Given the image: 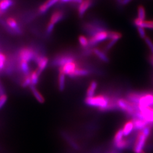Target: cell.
Wrapping results in <instances>:
<instances>
[{"label": "cell", "instance_id": "1", "mask_svg": "<svg viewBox=\"0 0 153 153\" xmlns=\"http://www.w3.org/2000/svg\"><path fill=\"white\" fill-rule=\"evenodd\" d=\"M153 127L148 126L141 131H137V135L134 143L133 151L134 153H140L143 151V149L146 147L148 139L151 135Z\"/></svg>", "mask_w": 153, "mask_h": 153}, {"label": "cell", "instance_id": "2", "mask_svg": "<svg viewBox=\"0 0 153 153\" xmlns=\"http://www.w3.org/2000/svg\"><path fill=\"white\" fill-rule=\"evenodd\" d=\"M116 103L118 111L124 113L126 116L133 117L138 111L137 107L126 99L118 98Z\"/></svg>", "mask_w": 153, "mask_h": 153}, {"label": "cell", "instance_id": "3", "mask_svg": "<svg viewBox=\"0 0 153 153\" xmlns=\"http://www.w3.org/2000/svg\"><path fill=\"white\" fill-rule=\"evenodd\" d=\"M147 107H153V91H141L137 104L138 109Z\"/></svg>", "mask_w": 153, "mask_h": 153}, {"label": "cell", "instance_id": "4", "mask_svg": "<svg viewBox=\"0 0 153 153\" xmlns=\"http://www.w3.org/2000/svg\"><path fill=\"white\" fill-rule=\"evenodd\" d=\"M38 53L33 49L29 47H24L21 49L18 53V58L19 61H25L29 62L34 60V59Z\"/></svg>", "mask_w": 153, "mask_h": 153}, {"label": "cell", "instance_id": "5", "mask_svg": "<svg viewBox=\"0 0 153 153\" xmlns=\"http://www.w3.org/2000/svg\"><path fill=\"white\" fill-rule=\"evenodd\" d=\"M109 31L102 30L98 33H96L89 39V47H94L96 45L108 39Z\"/></svg>", "mask_w": 153, "mask_h": 153}, {"label": "cell", "instance_id": "6", "mask_svg": "<svg viewBox=\"0 0 153 153\" xmlns=\"http://www.w3.org/2000/svg\"><path fill=\"white\" fill-rule=\"evenodd\" d=\"M74 61V59L71 55H61L56 57L52 61V65L59 66V68H60L61 66L65 65L66 64Z\"/></svg>", "mask_w": 153, "mask_h": 153}, {"label": "cell", "instance_id": "7", "mask_svg": "<svg viewBox=\"0 0 153 153\" xmlns=\"http://www.w3.org/2000/svg\"><path fill=\"white\" fill-rule=\"evenodd\" d=\"M78 66V65L75 61H71L59 68V71L63 73L65 75L71 76Z\"/></svg>", "mask_w": 153, "mask_h": 153}, {"label": "cell", "instance_id": "8", "mask_svg": "<svg viewBox=\"0 0 153 153\" xmlns=\"http://www.w3.org/2000/svg\"><path fill=\"white\" fill-rule=\"evenodd\" d=\"M6 25L11 30L13 33L16 34H20L22 33L21 28L16 19L13 17H9L6 20Z\"/></svg>", "mask_w": 153, "mask_h": 153}, {"label": "cell", "instance_id": "9", "mask_svg": "<svg viewBox=\"0 0 153 153\" xmlns=\"http://www.w3.org/2000/svg\"><path fill=\"white\" fill-rule=\"evenodd\" d=\"M133 24L136 27H141L153 30V20L142 21L137 18L133 20Z\"/></svg>", "mask_w": 153, "mask_h": 153}, {"label": "cell", "instance_id": "10", "mask_svg": "<svg viewBox=\"0 0 153 153\" xmlns=\"http://www.w3.org/2000/svg\"><path fill=\"white\" fill-rule=\"evenodd\" d=\"M93 4V0H83V2L78 6V12L80 16H82L88 9L91 7Z\"/></svg>", "mask_w": 153, "mask_h": 153}, {"label": "cell", "instance_id": "11", "mask_svg": "<svg viewBox=\"0 0 153 153\" xmlns=\"http://www.w3.org/2000/svg\"><path fill=\"white\" fill-rule=\"evenodd\" d=\"M132 121L133 122L134 125V131H141L146 126H149L148 123L142 119L133 117L132 118Z\"/></svg>", "mask_w": 153, "mask_h": 153}, {"label": "cell", "instance_id": "12", "mask_svg": "<svg viewBox=\"0 0 153 153\" xmlns=\"http://www.w3.org/2000/svg\"><path fill=\"white\" fill-rule=\"evenodd\" d=\"M93 53L100 60L105 62V63L109 62V57H108L106 53L104 52L103 51L97 48H95L93 49Z\"/></svg>", "mask_w": 153, "mask_h": 153}, {"label": "cell", "instance_id": "13", "mask_svg": "<svg viewBox=\"0 0 153 153\" xmlns=\"http://www.w3.org/2000/svg\"><path fill=\"white\" fill-rule=\"evenodd\" d=\"M59 0H47L42 5L40 6L39 8V11L43 14L44 13L47 12V11L50 9L52 6L55 5V4L59 1Z\"/></svg>", "mask_w": 153, "mask_h": 153}, {"label": "cell", "instance_id": "14", "mask_svg": "<svg viewBox=\"0 0 153 153\" xmlns=\"http://www.w3.org/2000/svg\"><path fill=\"white\" fill-rule=\"evenodd\" d=\"M90 73H91V71L90 70L85 68H82L78 66L70 77L76 78L78 76H87L90 75Z\"/></svg>", "mask_w": 153, "mask_h": 153}, {"label": "cell", "instance_id": "15", "mask_svg": "<svg viewBox=\"0 0 153 153\" xmlns=\"http://www.w3.org/2000/svg\"><path fill=\"white\" fill-rule=\"evenodd\" d=\"M64 16V13L60 10H57L53 12L51 15L50 18V23L55 25L57 23L61 21Z\"/></svg>", "mask_w": 153, "mask_h": 153}, {"label": "cell", "instance_id": "16", "mask_svg": "<svg viewBox=\"0 0 153 153\" xmlns=\"http://www.w3.org/2000/svg\"><path fill=\"white\" fill-rule=\"evenodd\" d=\"M122 129L124 136H128L132 133L134 131V125L132 120L126 121Z\"/></svg>", "mask_w": 153, "mask_h": 153}, {"label": "cell", "instance_id": "17", "mask_svg": "<svg viewBox=\"0 0 153 153\" xmlns=\"http://www.w3.org/2000/svg\"><path fill=\"white\" fill-rule=\"evenodd\" d=\"M30 87L31 91L33 93V95L34 96V97L36 98V99L40 103H43L44 101H45L44 97L39 91L38 89L35 88V86H33V85H31Z\"/></svg>", "mask_w": 153, "mask_h": 153}, {"label": "cell", "instance_id": "18", "mask_svg": "<svg viewBox=\"0 0 153 153\" xmlns=\"http://www.w3.org/2000/svg\"><path fill=\"white\" fill-rule=\"evenodd\" d=\"M98 87V83L95 81H93L90 83L89 87L88 88L87 93H86V97H93L95 95V91Z\"/></svg>", "mask_w": 153, "mask_h": 153}, {"label": "cell", "instance_id": "19", "mask_svg": "<svg viewBox=\"0 0 153 153\" xmlns=\"http://www.w3.org/2000/svg\"><path fill=\"white\" fill-rule=\"evenodd\" d=\"M123 129L120 128L117 130V131L116 132L115 136L113 138L112 140V145L113 147H114L117 144H118L119 142H120L123 140Z\"/></svg>", "mask_w": 153, "mask_h": 153}, {"label": "cell", "instance_id": "20", "mask_svg": "<svg viewBox=\"0 0 153 153\" xmlns=\"http://www.w3.org/2000/svg\"><path fill=\"white\" fill-rule=\"evenodd\" d=\"M19 68L20 71L25 76H28L30 74V68L28 65V62L25 61H19Z\"/></svg>", "mask_w": 153, "mask_h": 153}, {"label": "cell", "instance_id": "21", "mask_svg": "<svg viewBox=\"0 0 153 153\" xmlns=\"http://www.w3.org/2000/svg\"><path fill=\"white\" fill-rule=\"evenodd\" d=\"M13 4V0H0V9L5 11L12 6Z\"/></svg>", "mask_w": 153, "mask_h": 153}, {"label": "cell", "instance_id": "22", "mask_svg": "<svg viewBox=\"0 0 153 153\" xmlns=\"http://www.w3.org/2000/svg\"><path fill=\"white\" fill-rule=\"evenodd\" d=\"M59 89L60 91H64L65 87V75L59 71Z\"/></svg>", "mask_w": 153, "mask_h": 153}, {"label": "cell", "instance_id": "23", "mask_svg": "<svg viewBox=\"0 0 153 153\" xmlns=\"http://www.w3.org/2000/svg\"><path fill=\"white\" fill-rule=\"evenodd\" d=\"M39 76H40V74H39L37 71H35L31 72V73H30L31 85L35 86L38 83Z\"/></svg>", "mask_w": 153, "mask_h": 153}, {"label": "cell", "instance_id": "24", "mask_svg": "<svg viewBox=\"0 0 153 153\" xmlns=\"http://www.w3.org/2000/svg\"><path fill=\"white\" fill-rule=\"evenodd\" d=\"M137 14H138V18L142 21H145L146 18V11L145 9L143 6H138L137 7Z\"/></svg>", "mask_w": 153, "mask_h": 153}, {"label": "cell", "instance_id": "25", "mask_svg": "<svg viewBox=\"0 0 153 153\" xmlns=\"http://www.w3.org/2000/svg\"><path fill=\"white\" fill-rule=\"evenodd\" d=\"M78 41L82 48H86L89 47V40L85 36H79L78 38Z\"/></svg>", "mask_w": 153, "mask_h": 153}, {"label": "cell", "instance_id": "26", "mask_svg": "<svg viewBox=\"0 0 153 153\" xmlns=\"http://www.w3.org/2000/svg\"><path fill=\"white\" fill-rule=\"evenodd\" d=\"M122 38V34L119 32L116 31H109L108 33V39L109 40H120Z\"/></svg>", "mask_w": 153, "mask_h": 153}, {"label": "cell", "instance_id": "27", "mask_svg": "<svg viewBox=\"0 0 153 153\" xmlns=\"http://www.w3.org/2000/svg\"><path fill=\"white\" fill-rule=\"evenodd\" d=\"M7 62V57L4 53L0 52V71L4 70Z\"/></svg>", "mask_w": 153, "mask_h": 153}, {"label": "cell", "instance_id": "28", "mask_svg": "<svg viewBox=\"0 0 153 153\" xmlns=\"http://www.w3.org/2000/svg\"><path fill=\"white\" fill-rule=\"evenodd\" d=\"M31 85V77L30 74L28 76H25V78L22 82V87L26 88L27 86H30Z\"/></svg>", "mask_w": 153, "mask_h": 153}, {"label": "cell", "instance_id": "29", "mask_svg": "<svg viewBox=\"0 0 153 153\" xmlns=\"http://www.w3.org/2000/svg\"><path fill=\"white\" fill-rule=\"evenodd\" d=\"M145 43L147 44L149 48H150V50L151 51L152 53V55H153V42L152 41V40L149 38L148 36H146L145 38L144 39Z\"/></svg>", "mask_w": 153, "mask_h": 153}, {"label": "cell", "instance_id": "30", "mask_svg": "<svg viewBox=\"0 0 153 153\" xmlns=\"http://www.w3.org/2000/svg\"><path fill=\"white\" fill-rule=\"evenodd\" d=\"M7 99H8L7 96L5 94L0 97V109H1L6 104L7 100Z\"/></svg>", "mask_w": 153, "mask_h": 153}, {"label": "cell", "instance_id": "31", "mask_svg": "<svg viewBox=\"0 0 153 153\" xmlns=\"http://www.w3.org/2000/svg\"><path fill=\"white\" fill-rule=\"evenodd\" d=\"M137 31L138 33L140 36L141 37V38H145L146 37V32H145L144 28L139 27H137Z\"/></svg>", "mask_w": 153, "mask_h": 153}, {"label": "cell", "instance_id": "32", "mask_svg": "<svg viewBox=\"0 0 153 153\" xmlns=\"http://www.w3.org/2000/svg\"><path fill=\"white\" fill-rule=\"evenodd\" d=\"M55 25H53L52 23H51L50 22L48 23V24L47 25V28H46V31H47V34H51L53 32L54 28H55Z\"/></svg>", "mask_w": 153, "mask_h": 153}, {"label": "cell", "instance_id": "33", "mask_svg": "<svg viewBox=\"0 0 153 153\" xmlns=\"http://www.w3.org/2000/svg\"><path fill=\"white\" fill-rule=\"evenodd\" d=\"M83 1V0H71V2H73V3H75V4H77L79 5V4H81L82 3Z\"/></svg>", "mask_w": 153, "mask_h": 153}, {"label": "cell", "instance_id": "34", "mask_svg": "<svg viewBox=\"0 0 153 153\" xmlns=\"http://www.w3.org/2000/svg\"><path fill=\"white\" fill-rule=\"evenodd\" d=\"M131 0H123L121 5H126L128 4L129 2H131Z\"/></svg>", "mask_w": 153, "mask_h": 153}, {"label": "cell", "instance_id": "35", "mask_svg": "<svg viewBox=\"0 0 153 153\" xmlns=\"http://www.w3.org/2000/svg\"><path fill=\"white\" fill-rule=\"evenodd\" d=\"M149 61L150 62V63L152 64L153 66V55H150L149 56Z\"/></svg>", "mask_w": 153, "mask_h": 153}, {"label": "cell", "instance_id": "36", "mask_svg": "<svg viewBox=\"0 0 153 153\" xmlns=\"http://www.w3.org/2000/svg\"><path fill=\"white\" fill-rule=\"evenodd\" d=\"M116 1H117V2L119 4H120L121 5V4H122V1H123V0H116Z\"/></svg>", "mask_w": 153, "mask_h": 153}, {"label": "cell", "instance_id": "37", "mask_svg": "<svg viewBox=\"0 0 153 153\" xmlns=\"http://www.w3.org/2000/svg\"><path fill=\"white\" fill-rule=\"evenodd\" d=\"M61 1L63 2H71V0H60Z\"/></svg>", "mask_w": 153, "mask_h": 153}, {"label": "cell", "instance_id": "38", "mask_svg": "<svg viewBox=\"0 0 153 153\" xmlns=\"http://www.w3.org/2000/svg\"><path fill=\"white\" fill-rule=\"evenodd\" d=\"M4 11H2V10H1L0 9V16H2V15L4 14Z\"/></svg>", "mask_w": 153, "mask_h": 153}, {"label": "cell", "instance_id": "39", "mask_svg": "<svg viewBox=\"0 0 153 153\" xmlns=\"http://www.w3.org/2000/svg\"><path fill=\"white\" fill-rule=\"evenodd\" d=\"M145 153V152H143H143H141V153Z\"/></svg>", "mask_w": 153, "mask_h": 153}]
</instances>
